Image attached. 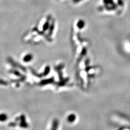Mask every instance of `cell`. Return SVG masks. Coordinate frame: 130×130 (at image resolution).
I'll return each mask as SVG.
<instances>
[{"instance_id":"obj_1","label":"cell","mask_w":130,"mask_h":130,"mask_svg":"<svg viewBox=\"0 0 130 130\" xmlns=\"http://www.w3.org/2000/svg\"><path fill=\"white\" fill-rule=\"evenodd\" d=\"M32 57H33V56L31 54L27 55V56H26L24 57V61L25 62H29L32 59Z\"/></svg>"}]
</instances>
